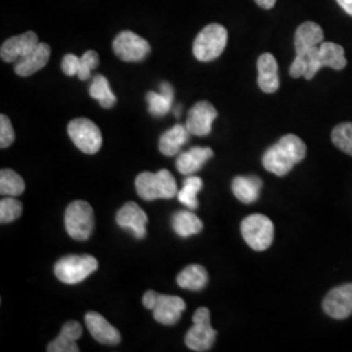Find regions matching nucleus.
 I'll return each instance as SVG.
<instances>
[{
    "instance_id": "f257e3e1",
    "label": "nucleus",
    "mask_w": 352,
    "mask_h": 352,
    "mask_svg": "<svg viewBox=\"0 0 352 352\" xmlns=\"http://www.w3.org/2000/svg\"><path fill=\"white\" fill-rule=\"evenodd\" d=\"M307 146L300 138L286 135L265 151L263 164L265 168L277 176L289 174L295 164H300L305 158Z\"/></svg>"
},
{
    "instance_id": "f03ea898",
    "label": "nucleus",
    "mask_w": 352,
    "mask_h": 352,
    "mask_svg": "<svg viewBox=\"0 0 352 352\" xmlns=\"http://www.w3.org/2000/svg\"><path fill=\"white\" fill-rule=\"evenodd\" d=\"M138 195L145 201L158 199L170 200L177 195L175 177L168 170H160L157 174L141 173L135 182Z\"/></svg>"
},
{
    "instance_id": "7ed1b4c3",
    "label": "nucleus",
    "mask_w": 352,
    "mask_h": 352,
    "mask_svg": "<svg viewBox=\"0 0 352 352\" xmlns=\"http://www.w3.org/2000/svg\"><path fill=\"white\" fill-rule=\"evenodd\" d=\"M227 29L221 24H209L193 42V55L200 62H212L219 58L227 46Z\"/></svg>"
},
{
    "instance_id": "20e7f679",
    "label": "nucleus",
    "mask_w": 352,
    "mask_h": 352,
    "mask_svg": "<svg viewBox=\"0 0 352 352\" xmlns=\"http://www.w3.org/2000/svg\"><path fill=\"white\" fill-rule=\"evenodd\" d=\"M240 231L253 251H266L274 239V225L264 214H252L244 218Z\"/></svg>"
},
{
    "instance_id": "39448f33",
    "label": "nucleus",
    "mask_w": 352,
    "mask_h": 352,
    "mask_svg": "<svg viewBox=\"0 0 352 352\" xmlns=\"http://www.w3.org/2000/svg\"><path fill=\"white\" fill-rule=\"evenodd\" d=\"M64 223L72 239L85 241L94 230V212L91 205L82 200L71 202L65 210Z\"/></svg>"
},
{
    "instance_id": "423d86ee",
    "label": "nucleus",
    "mask_w": 352,
    "mask_h": 352,
    "mask_svg": "<svg viewBox=\"0 0 352 352\" xmlns=\"http://www.w3.org/2000/svg\"><path fill=\"white\" fill-rule=\"evenodd\" d=\"M98 269L96 257L84 256H67L55 264V276L65 285H77Z\"/></svg>"
},
{
    "instance_id": "0eeeda50",
    "label": "nucleus",
    "mask_w": 352,
    "mask_h": 352,
    "mask_svg": "<svg viewBox=\"0 0 352 352\" xmlns=\"http://www.w3.org/2000/svg\"><path fill=\"white\" fill-rule=\"evenodd\" d=\"M217 331L210 324V312L208 308H199L193 315V327L186 334V344L192 351H209L213 347Z\"/></svg>"
},
{
    "instance_id": "6e6552de",
    "label": "nucleus",
    "mask_w": 352,
    "mask_h": 352,
    "mask_svg": "<svg viewBox=\"0 0 352 352\" xmlns=\"http://www.w3.org/2000/svg\"><path fill=\"white\" fill-rule=\"evenodd\" d=\"M67 131L76 148L82 153L96 154L101 149V129L87 118H77L71 120Z\"/></svg>"
},
{
    "instance_id": "1a4fd4ad",
    "label": "nucleus",
    "mask_w": 352,
    "mask_h": 352,
    "mask_svg": "<svg viewBox=\"0 0 352 352\" xmlns=\"http://www.w3.org/2000/svg\"><path fill=\"white\" fill-rule=\"evenodd\" d=\"M113 49L115 55L124 62H141L151 51L149 42L131 30L120 32L113 39Z\"/></svg>"
},
{
    "instance_id": "9d476101",
    "label": "nucleus",
    "mask_w": 352,
    "mask_h": 352,
    "mask_svg": "<svg viewBox=\"0 0 352 352\" xmlns=\"http://www.w3.org/2000/svg\"><path fill=\"white\" fill-rule=\"evenodd\" d=\"M217 116L218 113L210 102H197L189 110L186 126L190 135L204 138L212 132V126Z\"/></svg>"
},
{
    "instance_id": "9b49d317",
    "label": "nucleus",
    "mask_w": 352,
    "mask_h": 352,
    "mask_svg": "<svg viewBox=\"0 0 352 352\" xmlns=\"http://www.w3.org/2000/svg\"><path fill=\"white\" fill-rule=\"evenodd\" d=\"M324 312L331 318L343 320L352 315V283H346L331 289L324 302Z\"/></svg>"
},
{
    "instance_id": "f8f14e48",
    "label": "nucleus",
    "mask_w": 352,
    "mask_h": 352,
    "mask_svg": "<svg viewBox=\"0 0 352 352\" xmlns=\"http://www.w3.org/2000/svg\"><path fill=\"white\" fill-rule=\"evenodd\" d=\"M118 226L131 231L136 239H144L146 236L148 215L135 202H126L116 214Z\"/></svg>"
},
{
    "instance_id": "ddd939ff",
    "label": "nucleus",
    "mask_w": 352,
    "mask_h": 352,
    "mask_svg": "<svg viewBox=\"0 0 352 352\" xmlns=\"http://www.w3.org/2000/svg\"><path fill=\"white\" fill-rule=\"evenodd\" d=\"M39 45L34 32H26L20 36L7 39L0 49V56L7 63H16L21 58L29 55Z\"/></svg>"
},
{
    "instance_id": "4468645a",
    "label": "nucleus",
    "mask_w": 352,
    "mask_h": 352,
    "mask_svg": "<svg viewBox=\"0 0 352 352\" xmlns=\"http://www.w3.org/2000/svg\"><path fill=\"white\" fill-rule=\"evenodd\" d=\"M186 311V302L179 296L160 295L158 302L153 308V316L162 325H175Z\"/></svg>"
},
{
    "instance_id": "2eb2a0df",
    "label": "nucleus",
    "mask_w": 352,
    "mask_h": 352,
    "mask_svg": "<svg viewBox=\"0 0 352 352\" xmlns=\"http://www.w3.org/2000/svg\"><path fill=\"white\" fill-rule=\"evenodd\" d=\"M85 324L91 337L102 344L116 346L120 343L122 336L115 327L97 312H88L85 316Z\"/></svg>"
},
{
    "instance_id": "dca6fc26",
    "label": "nucleus",
    "mask_w": 352,
    "mask_h": 352,
    "mask_svg": "<svg viewBox=\"0 0 352 352\" xmlns=\"http://www.w3.org/2000/svg\"><path fill=\"white\" fill-rule=\"evenodd\" d=\"M324 42L322 28L314 21H305L295 32V52L296 56H304L316 46Z\"/></svg>"
},
{
    "instance_id": "f3484780",
    "label": "nucleus",
    "mask_w": 352,
    "mask_h": 352,
    "mask_svg": "<svg viewBox=\"0 0 352 352\" xmlns=\"http://www.w3.org/2000/svg\"><path fill=\"white\" fill-rule=\"evenodd\" d=\"M51 49L47 43L39 42L37 47L32 51L29 55L21 58L14 64L16 75L21 77H28L41 71L50 59Z\"/></svg>"
},
{
    "instance_id": "a211bd4d",
    "label": "nucleus",
    "mask_w": 352,
    "mask_h": 352,
    "mask_svg": "<svg viewBox=\"0 0 352 352\" xmlns=\"http://www.w3.org/2000/svg\"><path fill=\"white\" fill-rule=\"evenodd\" d=\"M214 153L210 148L196 146L189 151L182 153L176 160V168L182 175H193L200 171L202 166L210 158H213Z\"/></svg>"
},
{
    "instance_id": "6ab92c4d",
    "label": "nucleus",
    "mask_w": 352,
    "mask_h": 352,
    "mask_svg": "<svg viewBox=\"0 0 352 352\" xmlns=\"http://www.w3.org/2000/svg\"><path fill=\"white\" fill-rule=\"evenodd\" d=\"M258 68V87L267 94L276 93L279 89V76H278L277 59L270 52H265L257 62Z\"/></svg>"
},
{
    "instance_id": "aec40b11",
    "label": "nucleus",
    "mask_w": 352,
    "mask_h": 352,
    "mask_svg": "<svg viewBox=\"0 0 352 352\" xmlns=\"http://www.w3.org/2000/svg\"><path fill=\"white\" fill-rule=\"evenodd\" d=\"M82 336V327L76 321H68L64 324L60 334L56 340H52L47 346L49 352H77L80 351L77 340Z\"/></svg>"
},
{
    "instance_id": "412c9836",
    "label": "nucleus",
    "mask_w": 352,
    "mask_h": 352,
    "mask_svg": "<svg viewBox=\"0 0 352 352\" xmlns=\"http://www.w3.org/2000/svg\"><path fill=\"white\" fill-rule=\"evenodd\" d=\"M263 182L257 176H236L232 182V192L243 204H253L258 200Z\"/></svg>"
},
{
    "instance_id": "4be33fe9",
    "label": "nucleus",
    "mask_w": 352,
    "mask_h": 352,
    "mask_svg": "<svg viewBox=\"0 0 352 352\" xmlns=\"http://www.w3.org/2000/svg\"><path fill=\"white\" fill-rule=\"evenodd\" d=\"M161 91H149L146 94V101L149 104V113L153 116L161 118L171 111L173 103H174V88L168 82L161 84Z\"/></svg>"
},
{
    "instance_id": "5701e85b",
    "label": "nucleus",
    "mask_w": 352,
    "mask_h": 352,
    "mask_svg": "<svg viewBox=\"0 0 352 352\" xmlns=\"http://www.w3.org/2000/svg\"><path fill=\"white\" fill-rule=\"evenodd\" d=\"M189 131L187 126L176 124L171 129L166 131L160 139V151L166 157H174L182 146L188 141Z\"/></svg>"
},
{
    "instance_id": "b1692460",
    "label": "nucleus",
    "mask_w": 352,
    "mask_h": 352,
    "mask_svg": "<svg viewBox=\"0 0 352 352\" xmlns=\"http://www.w3.org/2000/svg\"><path fill=\"white\" fill-rule=\"evenodd\" d=\"M318 63L321 68L329 67L336 71L343 69L347 65L344 49L334 42H322L318 47Z\"/></svg>"
},
{
    "instance_id": "393cba45",
    "label": "nucleus",
    "mask_w": 352,
    "mask_h": 352,
    "mask_svg": "<svg viewBox=\"0 0 352 352\" xmlns=\"http://www.w3.org/2000/svg\"><path fill=\"white\" fill-rule=\"evenodd\" d=\"M176 282L182 289L200 291L208 283V272L201 265H189L179 273Z\"/></svg>"
},
{
    "instance_id": "a878e982",
    "label": "nucleus",
    "mask_w": 352,
    "mask_h": 352,
    "mask_svg": "<svg viewBox=\"0 0 352 352\" xmlns=\"http://www.w3.org/2000/svg\"><path fill=\"white\" fill-rule=\"evenodd\" d=\"M173 228L180 238H188L200 234L204 228L201 219L192 212L182 210L173 217Z\"/></svg>"
},
{
    "instance_id": "bb28decb",
    "label": "nucleus",
    "mask_w": 352,
    "mask_h": 352,
    "mask_svg": "<svg viewBox=\"0 0 352 352\" xmlns=\"http://www.w3.org/2000/svg\"><path fill=\"white\" fill-rule=\"evenodd\" d=\"M89 94L91 98L100 102L103 109H111L116 103V97L110 88V82L104 76L97 75L89 88Z\"/></svg>"
},
{
    "instance_id": "cd10ccee",
    "label": "nucleus",
    "mask_w": 352,
    "mask_h": 352,
    "mask_svg": "<svg viewBox=\"0 0 352 352\" xmlns=\"http://www.w3.org/2000/svg\"><path fill=\"white\" fill-rule=\"evenodd\" d=\"M204 187L201 179L199 176L189 175L182 189L177 192V199L183 205H186L189 210H196L199 208L197 195Z\"/></svg>"
},
{
    "instance_id": "c85d7f7f",
    "label": "nucleus",
    "mask_w": 352,
    "mask_h": 352,
    "mask_svg": "<svg viewBox=\"0 0 352 352\" xmlns=\"http://www.w3.org/2000/svg\"><path fill=\"white\" fill-rule=\"evenodd\" d=\"M25 190V182L11 168L0 171V193L4 196H20Z\"/></svg>"
},
{
    "instance_id": "c756f323",
    "label": "nucleus",
    "mask_w": 352,
    "mask_h": 352,
    "mask_svg": "<svg viewBox=\"0 0 352 352\" xmlns=\"http://www.w3.org/2000/svg\"><path fill=\"white\" fill-rule=\"evenodd\" d=\"M333 144L352 157V123H342L331 132Z\"/></svg>"
},
{
    "instance_id": "7c9ffc66",
    "label": "nucleus",
    "mask_w": 352,
    "mask_h": 352,
    "mask_svg": "<svg viewBox=\"0 0 352 352\" xmlns=\"http://www.w3.org/2000/svg\"><path fill=\"white\" fill-rule=\"evenodd\" d=\"M23 214L21 202L13 199L12 196L6 197L0 201V222L11 223Z\"/></svg>"
},
{
    "instance_id": "2f4dec72",
    "label": "nucleus",
    "mask_w": 352,
    "mask_h": 352,
    "mask_svg": "<svg viewBox=\"0 0 352 352\" xmlns=\"http://www.w3.org/2000/svg\"><path fill=\"white\" fill-rule=\"evenodd\" d=\"M100 65V56L96 51L89 50L80 58V67H78V78L85 81L89 80L91 71Z\"/></svg>"
},
{
    "instance_id": "473e14b6",
    "label": "nucleus",
    "mask_w": 352,
    "mask_h": 352,
    "mask_svg": "<svg viewBox=\"0 0 352 352\" xmlns=\"http://www.w3.org/2000/svg\"><path fill=\"white\" fill-rule=\"evenodd\" d=\"M14 141V131L8 116H0V148L7 149Z\"/></svg>"
},
{
    "instance_id": "72a5a7b5",
    "label": "nucleus",
    "mask_w": 352,
    "mask_h": 352,
    "mask_svg": "<svg viewBox=\"0 0 352 352\" xmlns=\"http://www.w3.org/2000/svg\"><path fill=\"white\" fill-rule=\"evenodd\" d=\"M80 67V58L74 54H67L62 60V71L64 75L77 76Z\"/></svg>"
},
{
    "instance_id": "f704fd0d",
    "label": "nucleus",
    "mask_w": 352,
    "mask_h": 352,
    "mask_svg": "<svg viewBox=\"0 0 352 352\" xmlns=\"http://www.w3.org/2000/svg\"><path fill=\"white\" fill-rule=\"evenodd\" d=\"M158 298H160V294H157L155 291H146L144 298H142V302L145 305V308L151 309L155 307V304L158 302Z\"/></svg>"
},
{
    "instance_id": "c9c22d12",
    "label": "nucleus",
    "mask_w": 352,
    "mask_h": 352,
    "mask_svg": "<svg viewBox=\"0 0 352 352\" xmlns=\"http://www.w3.org/2000/svg\"><path fill=\"white\" fill-rule=\"evenodd\" d=\"M254 1H256V4H257L258 7H261V8H264V10H270V8L274 7V4H276L277 0H254Z\"/></svg>"
},
{
    "instance_id": "e433bc0d",
    "label": "nucleus",
    "mask_w": 352,
    "mask_h": 352,
    "mask_svg": "<svg viewBox=\"0 0 352 352\" xmlns=\"http://www.w3.org/2000/svg\"><path fill=\"white\" fill-rule=\"evenodd\" d=\"M337 3L346 12L352 16V0H337Z\"/></svg>"
}]
</instances>
